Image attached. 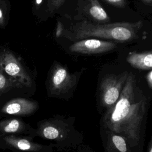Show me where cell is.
I'll list each match as a JSON object with an SVG mask.
<instances>
[{
	"mask_svg": "<svg viewBox=\"0 0 152 152\" xmlns=\"http://www.w3.org/2000/svg\"><path fill=\"white\" fill-rule=\"evenodd\" d=\"M2 141L12 152H53V145L34 142L32 139L14 135H0Z\"/></svg>",
	"mask_w": 152,
	"mask_h": 152,
	"instance_id": "8",
	"label": "cell"
},
{
	"mask_svg": "<svg viewBox=\"0 0 152 152\" xmlns=\"http://www.w3.org/2000/svg\"><path fill=\"white\" fill-rule=\"evenodd\" d=\"M129 73L110 74L103 77L100 86V99L102 106L107 109L118 100Z\"/></svg>",
	"mask_w": 152,
	"mask_h": 152,
	"instance_id": "6",
	"label": "cell"
},
{
	"mask_svg": "<svg viewBox=\"0 0 152 152\" xmlns=\"http://www.w3.org/2000/svg\"><path fill=\"white\" fill-rule=\"evenodd\" d=\"M104 1L111 5L119 7V8H124L126 5L125 0H104Z\"/></svg>",
	"mask_w": 152,
	"mask_h": 152,
	"instance_id": "16",
	"label": "cell"
},
{
	"mask_svg": "<svg viewBox=\"0 0 152 152\" xmlns=\"http://www.w3.org/2000/svg\"><path fill=\"white\" fill-rule=\"evenodd\" d=\"M66 0H46L47 10L49 14H53L57 11Z\"/></svg>",
	"mask_w": 152,
	"mask_h": 152,
	"instance_id": "15",
	"label": "cell"
},
{
	"mask_svg": "<svg viewBox=\"0 0 152 152\" xmlns=\"http://www.w3.org/2000/svg\"><path fill=\"white\" fill-rule=\"evenodd\" d=\"M0 66L7 75L24 89L35 88L34 76L11 51L4 49L0 52Z\"/></svg>",
	"mask_w": 152,
	"mask_h": 152,
	"instance_id": "5",
	"label": "cell"
},
{
	"mask_svg": "<svg viewBox=\"0 0 152 152\" xmlns=\"http://www.w3.org/2000/svg\"><path fill=\"white\" fill-rule=\"evenodd\" d=\"M116 43L96 39H81L69 46L71 52L83 54H97L110 51L116 48Z\"/></svg>",
	"mask_w": 152,
	"mask_h": 152,
	"instance_id": "10",
	"label": "cell"
},
{
	"mask_svg": "<svg viewBox=\"0 0 152 152\" xmlns=\"http://www.w3.org/2000/svg\"><path fill=\"white\" fill-rule=\"evenodd\" d=\"M146 107L145 96L135 76L129 73L119 98L104 114L103 124L112 133L121 134L129 145L135 146L140 142Z\"/></svg>",
	"mask_w": 152,
	"mask_h": 152,
	"instance_id": "1",
	"label": "cell"
},
{
	"mask_svg": "<svg viewBox=\"0 0 152 152\" xmlns=\"http://www.w3.org/2000/svg\"><path fill=\"white\" fill-rule=\"evenodd\" d=\"M144 2L147 3V4H151L152 3V0H142Z\"/></svg>",
	"mask_w": 152,
	"mask_h": 152,
	"instance_id": "22",
	"label": "cell"
},
{
	"mask_svg": "<svg viewBox=\"0 0 152 152\" xmlns=\"http://www.w3.org/2000/svg\"><path fill=\"white\" fill-rule=\"evenodd\" d=\"M147 78V81L149 86L152 88V71L148 74Z\"/></svg>",
	"mask_w": 152,
	"mask_h": 152,
	"instance_id": "18",
	"label": "cell"
},
{
	"mask_svg": "<svg viewBox=\"0 0 152 152\" xmlns=\"http://www.w3.org/2000/svg\"><path fill=\"white\" fill-rule=\"evenodd\" d=\"M0 149H1L2 150H7V147H6V145H5L4 142L2 141V139L1 138V137H0Z\"/></svg>",
	"mask_w": 152,
	"mask_h": 152,
	"instance_id": "19",
	"label": "cell"
},
{
	"mask_svg": "<svg viewBox=\"0 0 152 152\" xmlns=\"http://www.w3.org/2000/svg\"><path fill=\"white\" fill-rule=\"evenodd\" d=\"M85 11L94 20L100 23H108L109 17L98 0H86Z\"/></svg>",
	"mask_w": 152,
	"mask_h": 152,
	"instance_id": "11",
	"label": "cell"
},
{
	"mask_svg": "<svg viewBox=\"0 0 152 152\" xmlns=\"http://www.w3.org/2000/svg\"><path fill=\"white\" fill-rule=\"evenodd\" d=\"M111 141L115 148L120 152L127 151V145L125 138L120 135L112 134L111 135Z\"/></svg>",
	"mask_w": 152,
	"mask_h": 152,
	"instance_id": "14",
	"label": "cell"
},
{
	"mask_svg": "<svg viewBox=\"0 0 152 152\" xmlns=\"http://www.w3.org/2000/svg\"><path fill=\"white\" fill-rule=\"evenodd\" d=\"M36 128V136L55 141L54 147L64 149L71 144L74 129L69 119L56 115L39 121Z\"/></svg>",
	"mask_w": 152,
	"mask_h": 152,
	"instance_id": "3",
	"label": "cell"
},
{
	"mask_svg": "<svg viewBox=\"0 0 152 152\" xmlns=\"http://www.w3.org/2000/svg\"><path fill=\"white\" fill-rule=\"evenodd\" d=\"M3 21H4L3 14H2V12L1 10L0 9V23H3Z\"/></svg>",
	"mask_w": 152,
	"mask_h": 152,
	"instance_id": "21",
	"label": "cell"
},
{
	"mask_svg": "<svg viewBox=\"0 0 152 152\" xmlns=\"http://www.w3.org/2000/svg\"><path fill=\"white\" fill-rule=\"evenodd\" d=\"M127 62L139 69H152V52L132 53L126 58Z\"/></svg>",
	"mask_w": 152,
	"mask_h": 152,
	"instance_id": "12",
	"label": "cell"
},
{
	"mask_svg": "<svg viewBox=\"0 0 152 152\" xmlns=\"http://www.w3.org/2000/svg\"><path fill=\"white\" fill-rule=\"evenodd\" d=\"M0 107H1V106H0Z\"/></svg>",
	"mask_w": 152,
	"mask_h": 152,
	"instance_id": "24",
	"label": "cell"
},
{
	"mask_svg": "<svg viewBox=\"0 0 152 152\" xmlns=\"http://www.w3.org/2000/svg\"><path fill=\"white\" fill-rule=\"evenodd\" d=\"M78 77L70 74L66 68L58 63L54 64L47 77L45 86L49 97L66 99L74 91Z\"/></svg>",
	"mask_w": 152,
	"mask_h": 152,
	"instance_id": "4",
	"label": "cell"
},
{
	"mask_svg": "<svg viewBox=\"0 0 152 152\" xmlns=\"http://www.w3.org/2000/svg\"><path fill=\"white\" fill-rule=\"evenodd\" d=\"M62 29L63 28H62V26L61 23H59L58 24V26H57V29H56V35L57 37L59 36L61 34Z\"/></svg>",
	"mask_w": 152,
	"mask_h": 152,
	"instance_id": "17",
	"label": "cell"
},
{
	"mask_svg": "<svg viewBox=\"0 0 152 152\" xmlns=\"http://www.w3.org/2000/svg\"><path fill=\"white\" fill-rule=\"evenodd\" d=\"M141 21L136 23L118 22L109 24H95L88 21L75 23L68 33L74 40L90 37L126 42L134 39L142 26Z\"/></svg>",
	"mask_w": 152,
	"mask_h": 152,
	"instance_id": "2",
	"label": "cell"
},
{
	"mask_svg": "<svg viewBox=\"0 0 152 152\" xmlns=\"http://www.w3.org/2000/svg\"><path fill=\"white\" fill-rule=\"evenodd\" d=\"M15 89H24L17 81L7 75L0 66V97Z\"/></svg>",
	"mask_w": 152,
	"mask_h": 152,
	"instance_id": "13",
	"label": "cell"
},
{
	"mask_svg": "<svg viewBox=\"0 0 152 152\" xmlns=\"http://www.w3.org/2000/svg\"><path fill=\"white\" fill-rule=\"evenodd\" d=\"M37 130L30 124L19 118H6L0 120V135H14L33 140Z\"/></svg>",
	"mask_w": 152,
	"mask_h": 152,
	"instance_id": "9",
	"label": "cell"
},
{
	"mask_svg": "<svg viewBox=\"0 0 152 152\" xmlns=\"http://www.w3.org/2000/svg\"><path fill=\"white\" fill-rule=\"evenodd\" d=\"M42 3V0H35V7L37 8Z\"/></svg>",
	"mask_w": 152,
	"mask_h": 152,
	"instance_id": "20",
	"label": "cell"
},
{
	"mask_svg": "<svg viewBox=\"0 0 152 152\" xmlns=\"http://www.w3.org/2000/svg\"><path fill=\"white\" fill-rule=\"evenodd\" d=\"M39 109V103L25 97H15L0 107V118L4 116L26 117L30 116Z\"/></svg>",
	"mask_w": 152,
	"mask_h": 152,
	"instance_id": "7",
	"label": "cell"
},
{
	"mask_svg": "<svg viewBox=\"0 0 152 152\" xmlns=\"http://www.w3.org/2000/svg\"><path fill=\"white\" fill-rule=\"evenodd\" d=\"M149 152H152V146L151 147V148H150V149L149 150Z\"/></svg>",
	"mask_w": 152,
	"mask_h": 152,
	"instance_id": "23",
	"label": "cell"
}]
</instances>
